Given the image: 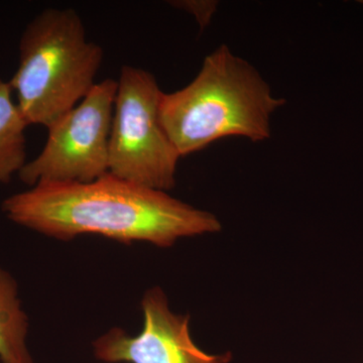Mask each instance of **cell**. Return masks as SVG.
I'll use <instances>...</instances> for the list:
<instances>
[{
	"instance_id": "cell-9",
	"label": "cell",
	"mask_w": 363,
	"mask_h": 363,
	"mask_svg": "<svg viewBox=\"0 0 363 363\" xmlns=\"http://www.w3.org/2000/svg\"><path fill=\"white\" fill-rule=\"evenodd\" d=\"M172 6L184 9L188 13L194 14L196 20L201 28L207 25L214 11V4L208 1H175L171 2Z\"/></svg>"
},
{
	"instance_id": "cell-6",
	"label": "cell",
	"mask_w": 363,
	"mask_h": 363,
	"mask_svg": "<svg viewBox=\"0 0 363 363\" xmlns=\"http://www.w3.org/2000/svg\"><path fill=\"white\" fill-rule=\"evenodd\" d=\"M143 330L130 336L112 328L93 344L95 357L116 363H228L231 353L209 354L196 345L189 330V317L171 311L160 288L143 296Z\"/></svg>"
},
{
	"instance_id": "cell-3",
	"label": "cell",
	"mask_w": 363,
	"mask_h": 363,
	"mask_svg": "<svg viewBox=\"0 0 363 363\" xmlns=\"http://www.w3.org/2000/svg\"><path fill=\"white\" fill-rule=\"evenodd\" d=\"M104 52L72 9H45L26 26L9 81L28 125L49 128L94 87Z\"/></svg>"
},
{
	"instance_id": "cell-7",
	"label": "cell",
	"mask_w": 363,
	"mask_h": 363,
	"mask_svg": "<svg viewBox=\"0 0 363 363\" xmlns=\"http://www.w3.org/2000/svg\"><path fill=\"white\" fill-rule=\"evenodd\" d=\"M28 332L18 284L0 267V363H35L26 344Z\"/></svg>"
},
{
	"instance_id": "cell-4",
	"label": "cell",
	"mask_w": 363,
	"mask_h": 363,
	"mask_svg": "<svg viewBox=\"0 0 363 363\" xmlns=\"http://www.w3.org/2000/svg\"><path fill=\"white\" fill-rule=\"evenodd\" d=\"M162 93L149 71L130 65L121 68L109 138L108 173L167 192L175 187L181 156L160 119Z\"/></svg>"
},
{
	"instance_id": "cell-2",
	"label": "cell",
	"mask_w": 363,
	"mask_h": 363,
	"mask_svg": "<svg viewBox=\"0 0 363 363\" xmlns=\"http://www.w3.org/2000/svg\"><path fill=\"white\" fill-rule=\"evenodd\" d=\"M284 104L257 69L222 45L204 59L190 84L162 93L159 111L182 157L226 136L264 142L271 136L272 114Z\"/></svg>"
},
{
	"instance_id": "cell-5",
	"label": "cell",
	"mask_w": 363,
	"mask_h": 363,
	"mask_svg": "<svg viewBox=\"0 0 363 363\" xmlns=\"http://www.w3.org/2000/svg\"><path fill=\"white\" fill-rule=\"evenodd\" d=\"M117 81L96 83L82 101L52 123L47 142L26 162L18 178L26 185L89 183L108 174L111 138Z\"/></svg>"
},
{
	"instance_id": "cell-8",
	"label": "cell",
	"mask_w": 363,
	"mask_h": 363,
	"mask_svg": "<svg viewBox=\"0 0 363 363\" xmlns=\"http://www.w3.org/2000/svg\"><path fill=\"white\" fill-rule=\"evenodd\" d=\"M28 124L14 101L9 82L0 78V184H9L26 164Z\"/></svg>"
},
{
	"instance_id": "cell-1",
	"label": "cell",
	"mask_w": 363,
	"mask_h": 363,
	"mask_svg": "<svg viewBox=\"0 0 363 363\" xmlns=\"http://www.w3.org/2000/svg\"><path fill=\"white\" fill-rule=\"evenodd\" d=\"M1 208L13 223L59 240L98 234L169 247L180 238L221 230L210 212L109 173L89 183L37 184L7 197Z\"/></svg>"
}]
</instances>
